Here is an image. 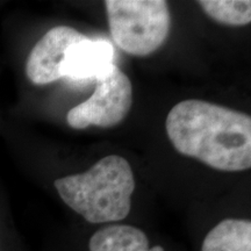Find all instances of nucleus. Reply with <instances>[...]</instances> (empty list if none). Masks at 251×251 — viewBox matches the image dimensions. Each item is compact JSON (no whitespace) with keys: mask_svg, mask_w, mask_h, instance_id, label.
I'll return each instance as SVG.
<instances>
[{"mask_svg":"<svg viewBox=\"0 0 251 251\" xmlns=\"http://www.w3.org/2000/svg\"><path fill=\"white\" fill-rule=\"evenodd\" d=\"M90 251H164L161 246L149 247L142 230L133 226L113 225L99 229L89 242Z\"/></svg>","mask_w":251,"mask_h":251,"instance_id":"nucleus-7","label":"nucleus"},{"mask_svg":"<svg viewBox=\"0 0 251 251\" xmlns=\"http://www.w3.org/2000/svg\"><path fill=\"white\" fill-rule=\"evenodd\" d=\"M85 35L69 26H56L39 40L28 55L26 75L34 85H47L63 78L61 65L72 43Z\"/></svg>","mask_w":251,"mask_h":251,"instance_id":"nucleus-5","label":"nucleus"},{"mask_svg":"<svg viewBox=\"0 0 251 251\" xmlns=\"http://www.w3.org/2000/svg\"><path fill=\"white\" fill-rule=\"evenodd\" d=\"M94 93L86 101L68 112L67 121L74 129L90 126L108 128L121 124L133 105V86L117 65L99 78Z\"/></svg>","mask_w":251,"mask_h":251,"instance_id":"nucleus-4","label":"nucleus"},{"mask_svg":"<svg viewBox=\"0 0 251 251\" xmlns=\"http://www.w3.org/2000/svg\"><path fill=\"white\" fill-rule=\"evenodd\" d=\"M199 5L209 18L227 26H247L251 21L249 0H201Z\"/></svg>","mask_w":251,"mask_h":251,"instance_id":"nucleus-9","label":"nucleus"},{"mask_svg":"<svg viewBox=\"0 0 251 251\" xmlns=\"http://www.w3.org/2000/svg\"><path fill=\"white\" fill-rule=\"evenodd\" d=\"M58 196L91 224L121 221L129 214L134 174L124 157L109 155L83 174L55 180Z\"/></svg>","mask_w":251,"mask_h":251,"instance_id":"nucleus-2","label":"nucleus"},{"mask_svg":"<svg viewBox=\"0 0 251 251\" xmlns=\"http://www.w3.org/2000/svg\"><path fill=\"white\" fill-rule=\"evenodd\" d=\"M201 251H251V222L224 220L206 235Z\"/></svg>","mask_w":251,"mask_h":251,"instance_id":"nucleus-8","label":"nucleus"},{"mask_svg":"<svg viewBox=\"0 0 251 251\" xmlns=\"http://www.w3.org/2000/svg\"><path fill=\"white\" fill-rule=\"evenodd\" d=\"M109 30L122 51L144 57L164 45L171 14L164 0H107Z\"/></svg>","mask_w":251,"mask_h":251,"instance_id":"nucleus-3","label":"nucleus"},{"mask_svg":"<svg viewBox=\"0 0 251 251\" xmlns=\"http://www.w3.org/2000/svg\"><path fill=\"white\" fill-rule=\"evenodd\" d=\"M114 47L107 40H84L72 43L61 65L63 78L81 81L98 80L114 65Z\"/></svg>","mask_w":251,"mask_h":251,"instance_id":"nucleus-6","label":"nucleus"},{"mask_svg":"<svg viewBox=\"0 0 251 251\" xmlns=\"http://www.w3.org/2000/svg\"><path fill=\"white\" fill-rule=\"evenodd\" d=\"M166 134L175 149L220 171L251 166V118L199 99L178 102L169 112Z\"/></svg>","mask_w":251,"mask_h":251,"instance_id":"nucleus-1","label":"nucleus"}]
</instances>
